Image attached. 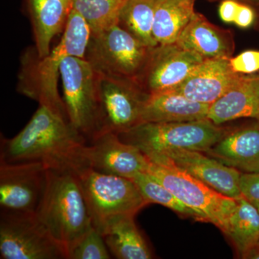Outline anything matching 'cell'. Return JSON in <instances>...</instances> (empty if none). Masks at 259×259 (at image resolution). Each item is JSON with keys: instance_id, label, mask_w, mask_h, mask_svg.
Listing matches in <instances>:
<instances>
[{"instance_id": "obj_1", "label": "cell", "mask_w": 259, "mask_h": 259, "mask_svg": "<svg viewBox=\"0 0 259 259\" xmlns=\"http://www.w3.org/2000/svg\"><path fill=\"white\" fill-rule=\"evenodd\" d=\"M88 144L67 119L40 105L19 134L12 139H2L0 161L38 162L51 171L79 175L90 168Z\"/></svg>"}, {"instance_id": "obj_2", "label": "cell", "mask_w": 259, "mask_h": 259, "mask_svg": "<svg viewBox=\"0 0 259 259\" xmlns=\"http://www.w3.org/2000/svg\"><path fill=\"white\" fill-rule=\"evenodd\" d=\"M39 221L68 255L94 226L79 176L48 170L45 193L35 212Z\"/></svg>"}, {"instance_id": "obj_3", "label": "cell", "mask_w": 259, "mask_h": 259, "mask_svg": "<svg viewBox=\"0 0 259 259\" xmlns=\"http://www.w3.org/2000/svg\"><path fill=\"white\" fill-rule=\"evenodd\" d=\"M92 30L79 13L70 11L60 42L49 55L25 64L20 92L68 119L64 103L58 91L61 63L69 56L85 59Z\"/></svg>"}, {"instance_id": "obj_4", "label": "cell", "mask_w": 259, "mask_h": 259, "mask_svg": "<svg viewBox=\"0 0 259 259\" xmlns=\"http://www.w3.org/2000/svg\"><path fill=\"white\" fill-rule=\"evenodd\" d=\"M148 158V157H147ZM146 173L166 187L187 207L197 213L202 222L212 223L226 234L230 218L236 207V199L213 190L177 166L169 158H148Z\"/></svg>"}, {"instance_id": "obj_5", "label": "cell", "mask_w": 259, "mask_h": 259, "mask_svg": "<svg viewBox=\"0 0 259 259\" xmlns=\"http://www.w3.org/2000/svg\"><path fill=\"white\" fill-rule=\"evenodd\" d=\"M226 132V130L207 118L187 122H141L118 136L149 158L177 149L205 153Z\"/></svg>"}, {"instance_id": "obj_6", "label": "cell", "mask_w": 259, "mask_h": 259, "mask_svg": "<svg viewBox=\"0 0 259 259\" xmlns=\"http://www.w3.org/2000/svg\"><path fill=\"white\" fill-rule=\"evenodd\" d=\"M59 74L68 119L89 143L101 131L96 72L86 59L69 56L61 63Z\"/></svg>"}, {"instance_id": "obj_7", "label": "cell", "mask_w": 259, "mask_h": 259, "mask_svg": "<svg viewBox=\"0 0 259 259\" xmlns=\"http://www.w3.org/2000/svg\"><path fill=\"white\" fill-rule=\"evenodd\" d=\"M94 226L99 229L109 218L136 214L148 202L134 181L88 168L79 175Z\"/></svg>"}, {"instance_id": "obj_8", "label": "cell", "mask_w": 259, "mask_h": 259, "mask_svg": "<svg viewBox=\"0 0 259 259\" xmlns=\"http://www.w3.org/2000/svg\"><path fill=\"white\" fill-rule=\"evenodd\" d=\"M151 49L116 24L92 34L85 59L97 74L136 80Z\"/></svg>"}, {"instance_id": "obj_9", "label": "cell", "mask_w": 259, "mask_h": 259, "mask_svg": "<svg viewBox=\"0 0 259 259\" xmlns=\"http://www.w3.org/2000/svg\"><path fill=\"white\" fill-rule=\"evenodd\" d=\"M2 259H68L35 213H4L0 216Z\"/></svg>"}, {"instance_id": "obj_10", "label": "cell", "mask_w": 259, "mask_h": 259, "mask_svg": "<svg viewBox=\"0 0 259 259\" xmlns=\"http://www.w3.org/2000/svg\"><path fill=\"white\" fill-rule=\"evenodd\" d=\"M96 74L101 112L100 134H120L141 123L143 107L149 94L136 80Z\"/></svg>"}, {"instance_id": "obj_11", "label": "cell", "mask_w": 259, "mask_h": 259, "mask_svg": "<svg viewBox=\"0 0 259 259\" xmlns=\"http://www.w3.org/2000/svg\"><path fill=\"white\" fill-rule=\"evenodd\" d=\"M47 180V168L38 162L0 161L1 212H36Z\"/></svg>"}, {"instance_id": "obj_12", "label": "cell", "mask_w": 259, "mask_h": 259, "mask_svg": "<svg viewBox=\"0 0 259 259\" xmlns=\"http://www.w3.org/2000/svg\"><path fill=\"white\" fill-rule=\"evenodd\" d=\"M203 61L201 56L176 42L158 45L151 48L136 81L149 95L170 91Z\"/></svg>"}, {"instance_id": "obj_13", "label": "cell", "mask_w": 259, "mask_h": 259, "mask_svg": "<svg viewBox=\"0 0 259 259\" xmlns=\"http://www.w3.org/2000/svg\"><path fill=\"white\" fill-rule=\"evenodd\" d=\"M86 155L90 168L131 180L147 172L149 166V160L139 148L124 142L112 132L95 136L88 143Z\"/></svg>"}, {"instance_id": "obj_14", "label": "cell", "mask_w": 259, "mask_h": 259, "mask_svg": "<svg viewBox=\"0 0 259 259\" xmlns=\"http://www.w3.org/2000/svg\"><path fill=\"white\" fill-rule=\"evenodd\" d=\"M161 156L169 158L177 166L227 197L236 199L241 195L239 187L241 172L205 153L177 149Z\"/></svg>"}, {"instance_id": "obj_15", "label": "cell", "mask_w": 259, "mask_h": 259, "mask_svg": "<svg viewBox=\"0 0 259 259\" xmlns=\"http://www.w3.org/2000/svg\"><path fill=\"white\" fill-rule=\"evenodd\" d=\"M240 76L231 69L229 59L204 60L170 91L210 105L228 91Z\"/></svg>"}, {"instance_id": "obj_16", "label": "cell", "mask_w": 259, "mask_h": 259, "mask_svg": "<svg viewBox=\"0 0 259 259\" xmlns=\"http://www.w3.org/2000/svg\"><path fill=\"white\" fill-rule=\"evenodd\" d=\"M205 153L242 173L259 171V120L226 131Z\"/></svg>"}, {"instance_id": "obj_17", "label": "cell", "mask_w": 259, "mask_h": 259, "mask_svg": "<svg viewBox=\"0 0 259 259\" xmlns=\"http://www.w3.org/2000/svg\"><path fill=\"white\" fill-rule=\"evenodd\" d=\"M176 44L204 60L229 59L235 51L233 32L216 26L198 13L181 32Z\"/></svg>"}, {"instance_id": "obj_18", "label": "cell", "mask_w": 259, "mask_h": 259, "mask_svg": "<svg viewBox=\"0 0 259 259\" xmlns=\"http://www.w3.org/2000/svg\"><path fill=\"white\" fill-rule=\"evenodd\" d=\"M241 118L259 120V72L241 74L237 82L209 106L207 119L215 125Z\"/></svg>"}, {"instance_id": "obj_19", "label": "cell", "mask_w": 259, "mask_h": 259, "mask_svg": "<svg viewBox=\"0 0 259 259\" xmlns=\"http://www.w3.org/2000/svg\"><path fill=\"white\" fill-rule=\"evenodd\" d=\"M136 214H122L107 219L98 230L109 251L118 259H151L152 251L135 223Z\"/></svg>"}, {"instance_id": "obj_20", "label": "cell", "mask_w": 259, "mask_h": 259, "mask_svg": "<svg viewBox=\"0 0 259 259\" xmlns=\"http://www.w3.org/2000/svg\"><path fill=\"white\" fill-rule=\"evenodd\" d=\"M210 105L167 91L151 94L145 102L141 122H175L207 118Z\"/></svg>"}, {"instance_id": "obj_21", "label": "cell", "mask_w": 259, "mask_h": 259, "mask_svg": "<svg viewBox=\"0 0 259 259\" xmlns=\"http://www.w3.org/2000/svg\"><path fill=\"white\" fill-rule=\"evenodd\" d=\"M35 34L37 56L44 58L51 52V44L62 30L71 8L59 0H28Z\"/></svg>"}, {"instance_id": "obj_22", "label": "cell", "mask_w": 259, "mask_h": 259, "mask_svg": "<svg viewBox=\"0 0 259 259\" xmlns=\"http://www.w3.org/2000/svg\"><path fill=\"white\" fill-rule=\"evenodd\" d=\"M240 258H246L259 244V211L243 196L236 198V207L226 233Z\"/></svg>"}, {"instance_id": "obj_23", "label": "cell", "mask_w": 259, "mask_h": 259, "mask_svg": "<svg viewBox=\"0 0 259 259\" xmlns=\"http://www.w3.org/2000/svg\"><path fill=\"white\" fill-rule=\"evenodd\" d=\"M195 0H163L155 15L153 33L158 45L175 44L195 14Z\"/></svg>"}, {"instance_id": "obj_24", "label": "cell", "mask_w": 259, "mask_h": 259, "mask_svg": "<svg viewBox=\"0 0 259 259\" xmlns=\"http://www.w3.org/2000/svg\"><path fill=\"white\" fill-rule=\"evenodd\" d=\"M163 0H125L118 25L148 48L158 46L153 36L155 15Z\"/></svg>"}, {"instance_id": "obj_25", "label": "cell", "mask_w": 259, "mask_h": 259, "mask_svg": "<svg viewBox=\"0 0 259 259\" xmlns=\"http://www.w3.org/2000/svg\"><path fill=\"white\" fill-rule=\"evenodd\" d=\"M125 0H72V9L84 18L97 34L118 24L119 15Z\"/></svg>"}, {"instance_id": "obj_26", "label": "cell", "mask_w": 259, "mask_h": 259, "mask_svg": "<svg viewBox=\"0 0 259 259\" xmlns=\"http://www.w3.org/2000/svg\"><path fill=\"white\" fill-rule=\"evenodd\" d=\"M132 180L148 204H161L181 215L191 217L195 221H201V218L197 213L187 207L171 191L155 180L149 174L146 172L139 174Z\"/></svg>"}, {"instance_id": "obj_27", "label": "cell", "mask_w": 259, "mask_h": 259, "mask_svg": "<svg viewBox=\"0 0 259 259\" xmlns=\"http://www.w3.org/2000/svg\"><path fill=\"white\" fill-rule=\"evenodd\" d=\"M111 255L102 233L93 226L70 250L69 259H109Z\"/></svg>"}, {"instance_id": "obj_28", "label": "cell", "mask_w": 259, "mask_h": 259, "mask_svg": "<svg viewBox=\"0 0 259 259\" xmlns=\"http://www.w3.org/2000/svg\"><path fill=\"white\" fill-rule=\"evenodd\" d=\"M231 69L238 74L259 72V51L247 50L229 59Z\"/></svg>"}, {"instance_id": "obj_29", "label": "cell", "mask_w": 259, "mask_h": 259, "mask_svg": "<svg viewBox=\"0 0 259 259\" xmlns=\"http://www.w3.org/2000/svg\"><path fill=\"white\" fill-rule=\"evenodd\" d=\"M241 195L254 204H259V171L242 173L240 177Z\"/></svg>"}, {"instance_id": "obj_30", "label": "cell", "mask_w": 259, "mask_h": 259, "mask_svg": "<svg viewBox=\"0 0 259 259\" xmlns=\"http://www.w3.org/2000/svg\"><path fill=\"white\" fill-rule=\"evenodd\" d=\"M256 17V10L254 8L241 3L233 24L238 28H249L254 25Z\"/></svg>"}, {"instance_id": "obj_31", "label": "cell", "mask_w": 259, "mask_h": 259, "mask_svg": "<svg viewBox=\"0 0 259 259\" xmlns=\"http://www.w3.org/2000/svg\"><path fill=\"white\" fill-rule=\"evenodd\" d=\"M240 2L236 0H222L218 8L221 20L226 23H234Z\"/></svg>"}, {"instance_id": "obj_32", "label": "cell", "mask_w": 259, "mask_h": 259, "mask_svg": "<svg viewBox=\"0 0 259 259\" xmlns=\"http://www.w3.org/2000/svg\"><path fill=\"white\" fill-rule=\"evenodd\" d=\"M210 1H218V0H210ZM221 1H222V0H221ZM236 1L250 5V6L254 8L255 10L259 8V0H236Z\"/></svg>"}, {"instance_id": "obj_33", "label": "cell", "mask_w": 259, "mask_h": 259, "mask_svg": "<svg viewBox=\"0 0 259 259\" xmlns=\"http://www.w3.org/2000/svg\"><path fill=\"white\" fill-rule=\"evenodd\" d=\"M247 259H259V245L255 247L254 249L251 250V252L247 256Z\"/></svg>"}, {"instance_id": "obj_34", "label": "cell", "mask_w": 259, "mask_h": 259, "mask_svg": "<svg viewBox=\"0 0 259 259\" xmlns=\"http://www.w3.org/2000/svg\"><path fill=\"white\" fill-rule=\"evenodd\" d=\"M256 13H257V17H256V20H255V23L254 24V28L255 29V30H256L257 32L259 33V8L258 9H256Z\"/></svg>"}, {"instance_id": "obj_35", "label": "cell", "mask_w": 259, "mask_h": 259, "mask_svg": "<svg viewBox=\"0 0 259 259\" xmlns=\"http://www.w3.org/2000/svg\"><path fill=\"white\" fill-rule=\"evenodd\" d=\"M59 1L62 2L65 5H67L68 7L72 9V0H59Z\"/></svg>"}, {"instance_id": "obj_36", "label": "cell", "mask_w": 259, "mask_h": 259, "mask_svg": "<svg viewBox=\"0 0 259 259\" xmlns=\"http://www.w3.org/2000/svg\"><path fill=\"white\" fill-rule=\"evenodd\" d=\"M255 205L256 206L257 208H258V211H259V204H255ZM258 245H259V244H258Z\"/></svg>"}]
</instances>
